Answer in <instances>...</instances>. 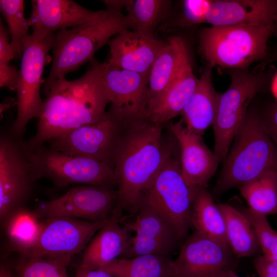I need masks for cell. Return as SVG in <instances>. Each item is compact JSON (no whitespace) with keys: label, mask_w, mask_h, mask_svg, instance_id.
Instances as JSON below:
<instances>
[{"label":"cell","mask_w":277,"mask_h":277,"mask_svg":"<svg viewBox=\"0 0 277 277\" xmlns=\"http://www.w3.org/2000/svg\"><path fill=\"white\" fill-rule=\"evenodd\" d=\"M8 31L0 23V64H9L10 61L17 57L16 51L11 43H9Z\"/></svg>","instance_id":"35"},{"label":"cell","mask_w":277,"mask_h":277,"mask_svg":"<svg viewBox=\"0 0 277 277\" xmlns=\"http://www.w3.org/2000/svg\"><path fill=\"white\" fill-rule=\"evenodd\" d=\"M199 82L193 73L188 49L184 53L178 71L158 107L149 120L163 125L181 114Z\"/></svg>","instance_id":"24"},{"label":"cell","mask_w":277,"mask_h":277,"mask_svg":"<svg viewBox=\"0 0 277 277\" xmlns=\"http://www.w3.org/2000/svg\"><path fill=\"white\" fill-rule=\"evenodd\" d=\"M127 29H129V23L122 11L106 9L101 16L91 22L56 32L52 65L44 82L43 92L56 80L91 61L101 47Z\"/></svg>","instance_id":"3"},{"label":"cell","mask_w":277,"mask_h":277,"mask_svg":"<svg viewBox=\"0 0 277 277\" xmlns=\"http://www.w3.org/2000/svg\"><path fill=\"white\" fill-rule=\"evenodd\" d=\"M209 65L199 78L193 93L185 105L181 114L187 129L202 135L212 125L222 93L217 92L211 81V69Z\"/></svg>","instance_id":"23"},{"label":"cell","mask_w":277,"mask_h":277,"mask_svg":"<svg viewBox=\"0 0 277 277\" xmlns=\"http://www.w3.org/2000/svg\"><path fill=\"white\" fill-rule=\"evenodd\" d=\"M175 150L174 148L154 179L143 192L139 206L145 203L155 210L180 242L187 237L192 226L193 201L200 188L190 186L185 180L182 172L180 155H176Z\"/></svg>","instance_id":"6"},{"label":"cell","mask_w":277,"mask_h":277,"mask_svg":"<svg viewBox=\"0 0 277 277\" xmlns=\"http://www.w3.org/2000/svg\"><path fill=\"white\" fill-rule=\"evenodd\" d=\"M273 25L211 26L200 35L201 51L212 67L245 70L268 55Z\"/></svg>","instance_id":"5"},{"label":"cell","mask_w":277,"mask_h":277,"mask_svg":"<svg viewBox=\"0 0 277 277\" xmlns=\"http://www.w3.org/2000/svg\"><path fill=\"white\" fill-rule=\"evenodd\" d=\"M225 223L227 241L237 258L253 255L260 249L253 227L240 210L226 203L217 204Z\"/></svg>","instance_id":"26"},{"label":"cell","mask_w":277,"mask_h":277,"mask_svg":"<svg viewBox=\"0 0 277 277\" xmlns=\"http://www.w3.org/2000/svg\"><path fill=\"white\" fill-rule=\"evenodd\" d=\"M117 201L116 189L80 185L57 199L43 202L34 213L39 219L67 217L101 221L113 216Z\"/></svg>","instance_id":"14"},{"label":"cell","mask_w":277,"mask_h":277,"mask_svg":"<svg viewBox=\"0 0 277 277\" xmlns=\"http://www.w3.org/2000/svg\"><path fill=\"white\" fill-rule=\"evenodd\" d=\"M101 73L110 107L126 126L149 120V73L122 69L108 62L101 63Z\"/></svg>","instance_id":"13"},{"label":"cell","mask_w":277,"mask_h":277,"mask_svg":"<svg viewBox=\"0 0 277 277\" xmlns=\"http://www.w3.org/2000/svg\"><path fill=\"white\" fill-rule=\"evenodd\" d=\"M271 91L272 93L277 100V73L274 76L271 83Z\"/></svg>","instance_id":"44"},{"label":"cell","mask_w":277,"mask_h":277,"mask_svg":"<svg viewBox=\"0 0 277 277\" xmlns=\"http://www.w3.org/2000/svg\"><path fill=\"white\" fill-rule=\"evenodd\" d=\"M228 89L222 93L213 128L214 152L220 161L226 158L233 138L243 122L249 104L262 89L267 75L235 70Z\"/></svg>","instance_id":"9"},{"label":"cell","mask_w":277,"mask_h":277,"mask_svg":"<svg viewBox=\"0 0 277 277\" xmlns=\"http://www.w3.org/2000/svg\"><path fill=\"white\" fill-rule=\"evenodd\" d=\"M163 126L149 120L126 126L114 161L117 201L113 216L136 213L143 192L174 149L164 143Z\"/></svg>","instance_id":"2"},{"label":"cell","mask_w":277,"mask_h":277,"mask_svg":"<svg viewBox=\"0 0 277 277\" xmlns=\"http://www.w3.org/2000/svg\"><path fill=\"white\" fill-rule=\"evenodd\" d=\"M100 269L114 277H174L173 261L170 256L145 254L117 258Z\"/></svg>","instance_id":"25"},{"label":"cell","mask_w":277,"mask_h":277,"mask_svg":"<svg viewBox=\"0 0 277 277\" xmlns=\"http://www.w3.org/2000/svg\"><path fill=\"white\" fill-rule=\"evenodd\" d=\"M264 127L277 148V104L273 106L264 118Z\"/></svg>","instance_id":"38"},{"label":"cell","mask_w":277,"mask_h":277,"mask_svg":"<svg viewBox=\"0 0 277 277\" xmlns=\"http://www.w3.org/2000/svg\"><path fill=\"white\" fill-rule=\"evenodd\" d=\"M107 9L122 11L125 8L127 0H105L103 1Z\"/></svg>","instance_id":"40"},{"label":"cell","mask_w":277,"mask_h":277,"mask_svg":"<svg viewBox=\"0 0 277 277\" xmlns=\"http://www.w3.org/2000/svg\"><path fill=\"white\" fill-rule=\"evenodd\" d=\"M1 11L7 23L11 42L17 57L22 56L25 41L28 36L30 25L24 13V1L1 0Z\"/></svg>","instance_id":"32"},{"label":"cell","mask_w":277,"mask_h":277,"mask_svg":"<svg viewBox=\"0 0 277 277\" xmlns=\"http://www.w3.org/2000/svg\"><path fill=\"white\" fill-rule=\"evenodd\" d=\"M32 167L21 137L1 133L0 137V219L5 224L24 206L35 182Z\"/></svg>","instance_id":"11"},{"label":"cell","mask_w":277,"mask_h":277,"mask_svg":"<svg viewBox=\"0 0 277 277\" xmlns=\"http://www.w3.org/2000/svg\"><path fill=\"white\" fill-rule=\"evenodd\" d=\"M75 277H114L107 271L102 269H87L78 267Z\"/></svg>","instance_id":"39"},{"label":"cell","mask_w":277,"mask_h":277,"mask_svg":"<svg viewBox=\"0 0 277 277\" xmlns=\"http://www.w3.org/2000/svg\"><path fill=\"white\" fill-rule=\"evenodd\" d=\"M187 49L181 37L169 36L166 45L153 64L148 79L149 117L158 107L171 85Z\"/></svg>","instance_id":"21"},{"label":"cell","mask_w":277,"mask_h":277,"mask_svg":"<svg viewBox=\"0 0 277 277\" xmlns=\"http://www.w3.org/2000/svg\"><path fill=\"white\" fill-rule=\"evenodd\" d=\"M122 217L112 216L97 232L83 251L80 268H101L123 256L127 247L128 236L121 225Z\"/></svg>","instance_id":"22"},{"label":"cell","mask_w":277,"mask_h":277,"mask_svg":"<svg viewBox=\"0 0 277 277\" xmlns=\"http://www.w3.org/2000/svg\"><path fill=\"white\" fill-rule=\"evenodd\" d=\"M191 221L196 231L230 247L223 215L205 187L196 193Z\"/></svg>","instance_id":"28"},{"label":"cell","mask_w":277,"mask_h":277,"mask_svg":"<svg viewBox=\"0 0 277 277\" xmlns=\"http://www.w3.org/2000/svg\"><path fill=\"white\" fill-rule=\"evenodd\" d=\"M209 277H241L238 275L233 270H228L216 273Z\"/></svg>","instance_id":"41"},{"label":"cell","mask_w":277,"mask_h":277,"mask_svg":"<svg viewBox=\"0 0 277 277\" xmlns=\"http://www.w3.org/2000/svg\"><path fill=\"white\" fill-rule=\"evenodd\" d=\"M168 128L179 146L183 175L191 186L205 187L221 162L205 144L202 135L190 132L182 118Z\"/></svg>","instance_id":"17"},{"label":"cell","mask_w":277,"mask_h":277,"mask_svg":"<svg viewBox=\"0 0 277 277\" xmlns=\"http://www.w3.org/2000/svg\"><path fill=\"white\" fill-rule=\"evenodd\" d=\"M171 3L168 0H127L125 8L129 29L155 38L159 27L171 15Z\"/></svg>","instance_id":"27"},{"label":"cell","mask_w":277,"mask_h":277,"mask_svg":"<svg viewBox=\"0 0 277 277\" xmlns=\"http://www.w3.org/2000/svg\"><path fill=\"white\" fill-rule=\"evenodd\" d=\"M239 188L251 210L265 216L276 213L277 169L264 173Z\"/></svg>","instance_id":"29"},{"label":"cell","mask_w":277,"mask_h":277,"mask_svg":"<svg viewBox=\"0 0 277 277\" xmlns=\"http://www.w3.org/2000/svg\"><path fill=\"white\" fill-rule=\"evenodd\" d=\"M223 162L216 188L219 192L239 187L277 169V148L258 115L246 114Z\"/></svg>","instance_id":"4"},{"label":"cell","mask_w":277,"mask_h":277,"mask_svg":"<svg viewBox=\"0 0 277 277\" xmlns=\"http://www.w3.org/2000/svg\"><path fill=\"white\" fill-rule=\"evenodd\" d=\"M273 35H275L276 39V47L275 48V54L273 55L275 57V60H277V11L276 12L274 21H273Z\"/></svg>","instance_id":"43"},{"label":"cell","mask_w":277,"mask_h":277,"mask_svg":"<svg viewBox=\"0 0 277 277\" xmlns=\"http://www.w3.org/2000/svg\"><path fill=\"white\" fill-rule=\"evenodd\" d=\"M253 264L259 277H277V262L268 261L261 255L254 259Z\"/></svg>","instance_id":"37"},{"label":"cell","mask_w":277,"mask_h":277,"mask_svg":"<svg viewBox=\"0 0 277 277\" xmlns=\"http://www.w3.org/2000/svg\"><path fill=\"white\" fill-rule=\"evenodd\" d=\"M19 71L9 64H0V87L16 91Z\"/></svg>","instance_id":"36"},{"label":"cell","mask_w":277,"mask_h":277,"mask_svg":"<svg viewBox=\"0 0 277 277\" xmlns=\"http://www.w3.org/2000/svg\"><path fill=\"white\" fill-rule=\"evenodd\" d=\"M0 277H15L10 269L6 265L1 264L0 267Z\"/></svg>","instance_id":"42"},{"label":"cell","mask_w":277,"mask_h":277,"mask_svg":"<svg viewBox=\"0 0 277 277\" xmlns=\"http://www.w3.org/2000/svg\"><path fill=\"white\" fill-rule=\"evenodd\" d=\"M34 212L25 208L13 213L4 224L13 249L23 255L36 243L41 230L42 221Z\"/></svg>","instance_id":"30"},{"label":"cell","mask_w":277,"mask_h":277,"mask_svg":"<svg viewBox=\"0 0 277 277\" xmlns=\"http://www.w3.org/2000/svg\"><path fill=\"white\" fill-rule=\"evenodd\" d=\"M277 0L213 1L206 23L212 26L273 25Z\"/></svg>","instance_id":"20"},{"label":"cell","mask_w":277,"mask_h":277,"mask_svg":"<svg viewBox=\"0 0 277 277\" xmlns=\"http://www.w3.org/2000/svg\"><path fill=\"white\" fill-rule=\"evenodd\" d=\"M276 214H277V205H276Z\"/></svg>","instance_id":"45"},{"label":"cell","mask_w":277,"mask_h":277,"mask_svg":"<svg viewBox=\"0 0 277 277\" xmlns=\"http://www.w3.org/2000/svg\"><path fill=\"white\" fill-rule=\"evenodd\" d=\"M112 217L94 222L67 217L45 219L42 221L41 230L36 243L21 256H73L84 251L97 232Z\"/></svg>","instance_id":"12"},{"label":"cell","mask_w":277,"mask_h":277,"mask_svg":"<svg viewBox=\"0 0 277 277\" xmlns=\"http://www.w3.org/2000/svg\"><path fill=\"white\" fill-rule=\"evenodd\" d=\"M126 127L125 123L109 107L96 122L49 140L48 147L97 160L113 169L116 151Z\"/></svg>","instance_id":"10"},{"label":"cell","mask_w":277,"mask_h":277,"mask_svg":"<svg viewBox=\"0 0 277 277\" xmlns=\"http://www.w3.org/2000/svg\"><path fill=\"white\" fill-rule=\"evenodd\" d=\"M31 4V34L39 38L91 22L105 11H92L70 0H32Z\"/></svg>","instance_id":"18"},{"label":"cell","mask_w":277,"mask_h":277,"mask_svg":"<svg viewBox=\"0 0 277 277\" xmlns=\"http://www.w3.org/2000/svg\"><path fill=\"white\" fill-rule=\"evenodd\" d=\"M233 255L229 247L195 230L184 239L173 261L174 277H209L233 270Z\"/></svg>","instance_id":"15"},{"label":"cell","mask_w":277,"mask_h":277,"mask_svg":"<svg viewBox=\"0 0 277 277\" xmlns=\"http://www.w3.org/2000/svg\"><path fill=\"white\" fill-rule=\"evenodd\" d=\"M90 62L81 77L60 78L43 92L45 98L35 134L24 142L27 151H35L49 140L104 116L110 101L101 75V63L94 58Z\"/></svg>","instance_id":"1"},{"label":"cell","mask_w":277,"mask_h":277,"mask_svg":"<svg viewBox=\"0 0 277 277\" xmlns=\"http://www.w3.org/2000/svg\"><path fill=\"white\" fill-rule=\"evenodd\" d=\"M72 256H22L15 266L16 277H70L67 268Z\"/></svg>","instance_id":"31"},{"label":"cell","mask_w":277,"mask_h":277,"mask_svg":"<svg viewBox=\"0 0 277 277\" xmlns=\"http://www.w3.org/2000/svg\"><path fill=\"white\" fill-rule=\"evenodd\" d=\"M134 215L132 221L123 226L128 239L122 258L145 254L170 256L179 242L160 215L145 203L140 204Z\"/></svg>","instance_id":"16"},{"label":"cell","mask_w":277,"mask_h":277,"mask_svg":"<svg viewBox=\"0 0 277 277\" xmlns=\"http://www.w3.org/2000/svg\"><path fill=\"white\" fill-rule=\"evenodd\" d=\"M167 42L142 33L125 29L108 43L110 56L107 61L122 69L149 73L150 69Z\"/></svg>","instance_id":"19"},{"label":"cell","mask_w":277,"mask_h":277,"mask_svg":"<svg viewBox=\"0 0 277 277\" xmlns=\"http://www.w3.org/2000/svg\"><path fill=\"white\" fill-rule=\"evenodd\" d=\"M26 152L34 181L45 178L58 187L80 184L116 189L114 171L103 162L54 150L44 145Z\"/></svg>","instance_id":"7"},{"label":"cell","mask_w":277,"mask_h":277,"mask_svg":"<svg viewBox=\"0 0 277 277\" xmlns=\"http://www.w3.org/2000/svg\"><path fill=\"white\" fill-rule=\"evenodd\" d=\"M213 1L185 0L182 2L181 17L175 25L189 27L206 23L207 14Z\"/></svg>","instance_id":"34"},{"label":"cell","mask_w":277,"mask_h":277,"mask_svg":"<svg viewBox=\"0 0 277 277\" xmlns=\"http://www.w3.org/2000/svg\"><path fill=\"white\" fill-rule=\"evenodd\" d=\"M54 35L39 38L31 34L25 41L16 89L17 115L10 130L17 137L23 135L31 120L41 115L44 103L41 96L43 73Z\"/></svg>","instance_id":"8"},{"label":"cell","mask_w":277,"mask_h":277,"mask_svg":"<svg viewBox=\"0 0 277 277\" xmlns=\"http://www.w3.org/2000/svg\"><path fill=\"white\" fill-rule=\"evenodd\" d=\"M240 210L253 227L262 256L268 261L277 262V232L271 227L266 216L249 208Z\"/></svg>","instance_id":"33"}]
</instances>
